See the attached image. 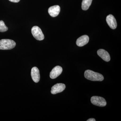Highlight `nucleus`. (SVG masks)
Returning a JSON list of instances; mask_svg holds the SVG:
<instances>
[{
	"instance_id": "8",
	"label": "nucleus",
	"mask_w": 121,
	"mask_h": 121,
	"mask_svg": "<svg viewBox=\"0 0 121 121\" xmlns=\"http://www.w3.org/2000/svg\"><path fill=\"white\" fill-rule=\"evenodd\" d=\"M31 76L32 80L35 82L37 83L40 79L39 71L37 67H35L32 68L31 71Z\"/></svg>"
},
{
	"instance_id": "2",
	"label": "nucleus",
	"mask_w": 121,
	"mask_h": 121,
	"mask_svg": "<svg viewBox=\"0 0 121 121\" xmlns=\"http://www.w3.org/2000/svg\"><path fill=\"white\" fill-rule=\"evenodd\" d=\"M15 41L9 39H2L0 40V50H11L15 47Z\"/></svg>"
},
{
	"instance_id": "14",
	"label": "nucleus",
	"mask_w": 121,
	"mask_h": 121,
	"mask_svg": "<svg viewBox=\"0 0 121 121\" xmlns=\"http://www.w3.org/2000/svg\"><path fill=\"white\" fill-rule=\"evenodd\" d=\"M9 0L11 2L17 3V2H19L20 0Z\"/></svg>"
},
{
	"instance_id": "12",
	"label": "nucleus",
	"mask_w": 121,
	"mask_h": 121,
	"mask_svg": "<svg viewBox=\"0 0 121 121\" xmlns=\"http://www.w3.org/2000/svg\"><path fill=\"white\" fill-rule=\"evenodd\" d=\"M93 0H82V9L83 10L86 11L89 9L91 4Z\"/></svg>"
},
{
	"instance_id": "4",
	"label": "nucleus",
	"mask_w": 121,
	"mask_h": 121,
	"mask_svg": "<svg viewBox=\"0 0 121 121\" xmlns=\"http://www.w3.org/2000/svg\"><path fill=\"white\" fill-rule=\"evenodd\" d=\"M91 100L92 104L98 106L103 107L106 106L107 104L105 99L99 96H93L91 98Z\"/></svg>"
},
{
	"instance_id": "7",
	"label": "nucleus",
	"mask_w": 121,
	"mask_h": 121,
	"mask_svg": "<svg viewBox=\"0 0 121 121\" xmlns=\"http://www.w3.org/2000/svg\"><path fill=\"white\" fill-rule=\"evenodd\" d=\"M106 21L108 25L112 29H115L117 27V21L113 15H108L107 17Z\"/></svg>"
},
{
	"instance_id": "11",
	"label": "nucleus",
	"mask_w": 121,
	"mask_h": 121,
	"mask_svg": "<svg viewBox=\"0 0 121 121\" xmlns=\"http://www.w3.org/2000/svg\"><path fill=\"white\" fill-rule=\"evenodd\" d=\"M97 54L103 60L106 62H109L110 60L109 54L104 49H99L97 51Z\"/></svg>"
},
{
	"instance_id": "3",
	"label": "nucleus",
	"mask_w": 121,
	"mask_h": 121,
	"mask_svg": "<svg viewBox=\"0 0 121 121\" xmlns=\"http://www.w3.org/2000/svg\"><path fill=\"white\" fill-rule=\"evenodd\" d=\"M32 34L35 39L39 41L44 39V36L41 29L37 26H34L32 28Z\"/></svg>"
},
{
	"instance_id": "9",
	"label": "nucleus",
	"mask_w": 121,
	"mask_h": 121,
	"mask_svg": "<svg viewBox=\"0 0 121 121\" xmlns=\"http://www.w3.org/2000/svg\"><path fill=\"white\" fill-rule=\"evenodd\" d=\"M60 8L59 5H55L52 6L48 9V13L52 17H55L58 15L60 12Z\"/></svg>"
},
{
	"instance_id": "10",
	"label": "nucleus",
	"mask_w": 121,
	"mask_h": 121,
	"mask_svg": "<svg viewBox=\"0 0 121 121\" xmlns=\"http://www.w3.org/2000/svg\"><path fill=\"white\" fill-rule=\"evenodd\" d=\"M89 40V36L87 35H83L78 39L76 40V44L78 47H83L88 43Z\"/></svg>"
},
{
	"instance_id": "6",
	"label": "nucleus",
	"mask_w": 121,
	"mask_h": 121,
	"mask_svg": "<svg viewBox=\"0 0 121 121\" xmlns=\"http://www.w3.org/2000/svg\"><path fill=\"white\" fill-rule=\"evenodd\" d=\"M63 69L60 66H57L52 69L50 73V77L52 79L56 78L62 73Z\"/></svg>"
},
{
	"instance_id": "15",
	"label": "nucleus",
	"mask_w": 121,
	"mask_h": 121,
	"mask_svg": "<svg viewBox=\"0 0 121 121\" xmlns=\"http://www.w3.org/2000/svg\"><path fill=\"white\" fill-rule=\"evenodd\" d=\"M95 119L94 118H91L87 120V121H95Z\"/></svg>"
},
{
	"instance_id": "13",
	"label": "nucleus",
	"mask_w": 121,
	"mask_h": 121,
	"mask_svg": "<svg viewBox=\"0 0 121 121\" xmlns=\"http://www.w3.org/2000/svg\"><path fill=\"white\" fill-rule=\"evenodd\" d=\"M8 29V28L5 24L4 22L2 20L0 21V32L7 31Z\"/></svg>"
},
{
	"instance_id": "1",
	"label": "nucleus",
	"mask_w": 121,
	"mask_h": 121,
	"mask_svg": "<svg viewBox=\"0 0 121 121\" xmlns=\"http://www.w3.org/2000/svg\"><path fill=\"white\" fill-rule=\"evenodd\" d=\"M84 75L86 78L91 81L101 82L104 79V77L101 74L90 70H86L84 72Z\"/></svg>"
},
{
	"instance_id": "5",
	"label": "nucleus",
	"mask_w": 121,
	"mask_h": 121,
	"mask_svg": "<svg viewBox=\"0 0 121 121\" xmlns=\"http://www.w3.org/2000/svg\"><path fill=\"white\" fill-rule=\"evenodd\" d=\"M66 88L65 84L63 83H57L52 87L51 93L52 94H56L63 91Z\"/></svg>"
}]
</instances>
